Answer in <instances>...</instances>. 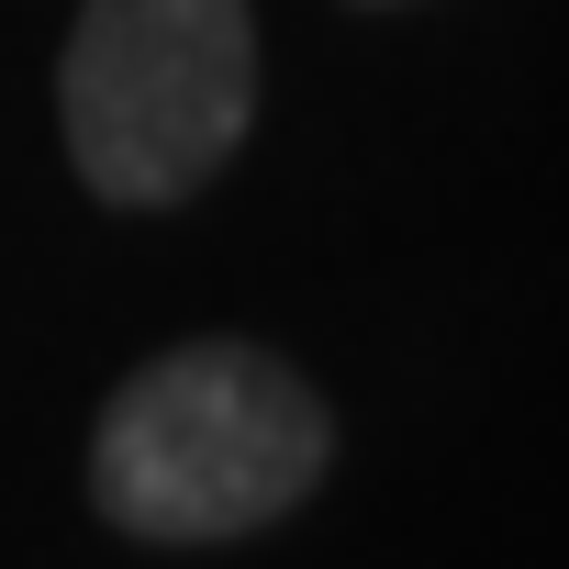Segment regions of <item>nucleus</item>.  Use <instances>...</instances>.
<instances>
[{
    "instance_id": "2",
    "label": "nucleus",
    "mask_w": 569,
    "mask_h": 569,
    "mask_svg": "<svg viewBox=\"0 0 569 569\" xmlns=\"http://www.w3.org/2000/svg\"><path fill=\"white\" fill-rule=\"evenodd\" d=\"M257 123V12L246 0H79L57 57V134L90 201L179 212Z\"/></svg>"
},
{
    "instance_id": "1",
    "label": "nucleus",
    "mask_w": 569,
    "mask_h": 569,
    "mask_svg": "<svg viewBox=\"0 0 569 569\" xmlns=\"http://www.w3.org/2000/svg\"><path fill=\"white\" fill-rule=\"evenodd\" d=\"M336 469V402L257 336L157 347L90 425V513L134 547H234L291 525Z\"/></svg>"
},
{
    "instance_id": "3",
    "label": "nucleus",
    "mask_w": 569,
    "mask_h": 569,
    "mask_svg": "<svg viewBox=\"0 0 569 569\" xmlns=\"http://www.w3.org/2000/svg\"><path fill=\"white\" fill-rule=\"evenodd\" d=\"M358 12H402V0H358Z\"/></svg>"
}]
</instances>
